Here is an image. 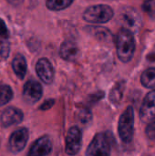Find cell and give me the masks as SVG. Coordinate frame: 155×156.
<instances>
[{"label":"cell","instance_id":"cell-1","mask_svg":"<svg viewBox=\"0 0 155 156\" xmlns=\"http://www.w3.org/2000/svg\"><path fill=\"white\" fill-rule=\"evenodd\" d=\"M116 48L118 58L121 61L125 63L131 61L135 51L133 34L125 28H122L116 36Z\"/></svg>","mask_w":155,"mask_h":156},{"label":"cell","instance_id":"cell-2","mask_svg":"<svg viewBox=\"0 0 155 156\" xmlns=\"http://www.w3.org/2000/svg\"><path fill=\"white\" fill-rule=\"evenodd\" d=\"M118 132L121 140L129 144L133 139L134 134V110L132 106L127 109L121 115L118 124Z\"/></svg>","mask_w":155,"mask_h":156},{"label":"cell","instance_id":"cell-3","mask_svg":"<svg viewBox=\"0 0 155 156\" xmlns=\"http://www.w3.org/2000/svg\"><path fill=\"white\" fill-rule=\"evenodd\" d=\"M113 10L107 5H97L87 8L83 18L90 23H106L113 16Z\"/></svg>","mask_w":155,"mask_h":156},{"label":"cell","instance_id":"cell-4","mask_svg":"<svg viewBox=\"0 0 155 156\" xmlns=\"http://www.w3.org/2000/svg\"><path fill=\"white\" fill-rule=\"evenodd\" d=\"M86 156H111V143L108 135L98 133L89 145Z\"/></svg>","mask_w":155,"mask_h":156},{"label":"cell","instance_id":"cell-5","mask_svg":"<svg viewBox=\"0 0 155 156\" xmlns=\"http://www.w3.org/2000/svg\"><path fill=\"white\" fill-rule=\"evenodd\" d=\"M82 134L79 127H71L66 136V153L69 155H75L79 153L81 147Z\"/></svg>","mask_w":155,"mask_h":156},{"label":"cell","instance_id":"cell-6","mask_svg":"<svg viewBox=\"0 0 155 156\" xmlns=\"http://www.w3.org/2000/svg\"><path fill=\"white\" fill-rule=\"evenodd\" d=\"M121 22L123 28L131 31L132 34L137 32L142 27V19L140 15L133 8H127L121 15Z\"/></svg>","mask_w":155,"mask_h":156},{"label":"cell","instance_id":"cell-7","mask_svg":"<svg viewBox=\"0 0 155 156\" xmlns=\"http://www.w3.org/2000/svg\"><path fill=\"white\" fill-rule=\"evenodd\" d=\"M140 118L142 122L148 123L155 120V90L145 96L140 110Z\"/></svg>","mask_w":155,"mask_h":156},{"label":"cell","instance_id":"cell-8","mask_svg":"<svg viewBox=\"0 0 155 156\" xmlns=\"http://www.w3.org/2000/svg\"><path fill=\"white\" fill-rule=\"evenodd\" d=\"M28 136H29L28 130L26 128H21L14 132L9 138V142H8L9 150L15 154L22 151L26 144Z\"/></svg>","mask_w":155,"mask_h":156},{"label":"cell","instance_id":"cell-9","mask_svg":"<svg viewBox=\"0 0 155 156\" xmlns=\"http://www.w3.org/2000/svg\"><path fill=\"white\" fill-rule=\"evenodd\" d=\"M42 93V86L36 80H28L23 89V97L28 103H35L39 101Z\"/></svg>","mask_w":155,"mask_h":156},{"label":"cell","instance_id":"cell-10","mask_svg":"<svg viewBox=\"0 0 155 156\" xmlns=\"http://www.w3.org/2000/svg\"><path fill=\"white\" fill-rule=\"evenodd\" d=\"M36 71L39 79L46 84L52 83L54 80V69L50 61L46 58H40L36 65Z\"/></svg>","mask_w":155,"mask_h":156},{"label":"cell","instance_id":"cell-11","mask_svg":"<svg viewBox=\"0 0 155 156\" xmlns=\"http://www.w3.org/2000/svg\"><path fill=\"white\" fill-rule=\"evenodd\" d=\"M52 151V143L48 136L45 135L37 139L31 146L28 156H48Z\"/></svg>","mask_w":155,"mask_h":156},{"label":"cell","instance_id":"cell-12","mask_svg":"<svg viewBox=\"0 0 155 156\" xmlns=\"http://www.w3.org/2000/svg\"><path fill=\"white\" fill-rule=\"evenodd\" d=\"M22 120L23 112L19 109L14 107H9L5 109L0 116V122L4 127L18 124L22 122Z\"/></svg>","mask_w":155,"mask_h":156},{"label":"cell","instance_id":"cell-13","mask_svg":"<svg viewBox=\"0 0 155 156\" xmlns=\"http://www.w3.org/2000/svg\"><path fill=\"white\" fill-rule=\"evenodd\" d=\"M59 55L67 61H75L80 55V49L76 43L72 41H65L59 48Z\"/></svg>","mask_w":155,"mask_h":156},{"label":"cell","instance_id":"cell-14","mask_svg":"<svg viewBox=\"0 0 155 156\" xmlns=\"http://www.w3.org/2000/svg\"><path fill=\"white\" fill-rule=\"evenodd\" d=\"M12 68H13V70L16 73V75L19 79L22 80L26 75V68H27L25 57L21 54L16 55V57L14 58V59L12 61Z\"/></svg>","mask_w":155,"mask_h":156},{"label":"cell","instance_id":"cell-15","mask_svg":"<svg viewBox=\"0 0 155 156\" xmlns=\"http://www.w3.org/2000/svg\"><path fill=\"white\" fill-rule=\"evenodd\" d=\"M142 84L147 89H155V68L145 69L141 76Z\"/></svg>","mask_w":155,"mask_h":156},{"label":"cell","instance_id":"cell-16","mask_svg":"<svg viewBox=\"0 0 155 156\" xmlns=\"http://www.w3.org/2000/svg\"><path fill=\"white\" fill-rule=\"evenodd\" d=\"M125 88V82L124 81H120L118 82L111 90L110 93V100L112 103H119L122 98L123 90Z\"/></svg>","mask_w":155,"mask_h":156},{"label":"cell","instance_id":"cell-17","mask_svg":"<svg viewBox=\"0 0 155 156\" xmlns=\"http://www.w3.org/2000/svg\"><path fill=\"white\" fill-rule=\"evenodd\" d=\"M74 0H47L46 5L48 9L53 11H59L69 7Z\"/></svg>","mask_w":155,"mask_h":156},{"label":"cell","instance_id":"cell-18","mask_svg":"<svg viewBox=\"0 0 155 156\" xmlns=\"http://www.w3.org/2000/svg\"><path fill=\"white\" fill-rule=\"evenodd\" d=\"M13 98V91L8 85L0 84V106L8 103Z\"/></svg>","mask_w":155,"mask_h":156},{"label":"cell","instance_id":"cell-19","mask_svg":"<svg viewBox=\"0 0 155 156\" xmlns=\"http://www.w3.org/2000/svg\"><path fill=\"white\" fill-rule=\"evenodd\" d=\"M143 9L151 16H155V0H147L143 5Z\"/></svg>","mask_w":155,"mask_h":156},{"label":"cell","instance_id":"cell-20","mask_svg":"<svg viewBox=\"0 0 155 156\" xmlns=\"http://www.w3.org/2000/svg\"><path fill=\"white\" fill-rule=\"evenodd\" d=\"M145 133L150 141L155 142V121L149 122L148 126L146 127Z\"/></svg>","mask_w":155,"mask_h":156},{"label":"cell","instance_id":"cell-21","mask_svg":"<svg viewBox=\"0 0 155 156\" xmlns=\"http://www.w3.org/2000/svg\"><path fill=\"white\" fill-rule=\"evenodd\" d=\"M7 34V28L5 22L0 19V36H5Z\"/></svg>","mask_w":155,"mask_h":156},{"label":"cell","instance_id":"cell-22","mask_svg":"<svg viewBox=\"0 0 155 156\" xmlns=\"http://www.w3.org/2000/svg\"><path fill=\"white\" fill-rule=\"evenodd\" d=\"M146 60L151 63V64H154L155 65V50L151 51L147 56H146Z\"/></svg>","mask_w":155,"mask_h":156},{"label":"cell","instance_id":"cell-23","mask_svg":"<svg viewBox=\"0 0 155 156\" xmlns=\"http://www.w3.org/2000/svg\"><path fill=\"white\" fill-rule=\"evenodd\" d=\"M53 104H54V101L53 100H48V101H47L46 102H44L42 104V106L40 107V109L41 110H48V109L51 108L53 106Z\"/></svg>","mask_w":155,"mask_h":156},{"label":"cell","instance_id":"cell-24","mask_svg":"<svg viewBox=\"0 0 155 156\" xmlns=\"http://www.w3.org/2000/svg\"><path fill=\"white\" fill-rule=\"evenodd\" d=\"M6 1L13 5H18L23 2V0H6Z\"/></svg>","mask_w":155,"mask_h":156}]
</instances>
